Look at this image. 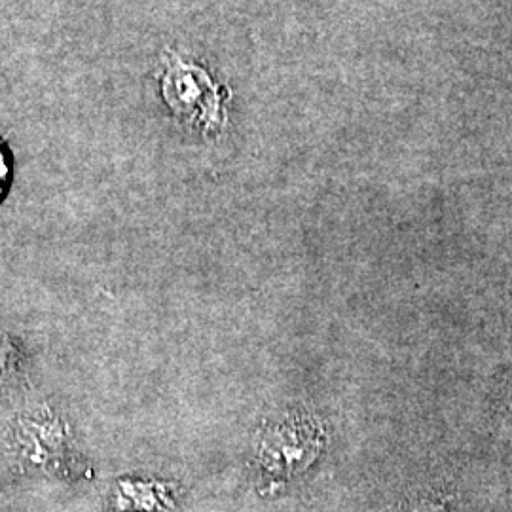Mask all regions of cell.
<instances>
[{
    "label": "cell",
    "instance_id": "1",
    "mask_svg": "<svg viewBox=\"0 0 512 512\" xmlns=\"http://www.w3.org/2000/svg\"><path fill=\"white\" fill-rule=\"evenodd\" d=\"M162 95L173 116L203 133H217L226 126L224 90L209 73L184 61L171 50L165 52Z\"/></svg>",
    "mask_w": 512,
    "mask_h": 512
},
{
    "label": "cell",
    "instance_id": "2",
    "mask_svg": "<svg viewBox=\"0 0 512 512\" xmlns=\"http://www.w3.org/2000/svg\"><path fill=\"white\" fill-rule=\"evenodd\" d=\"M296 425H283L275 429L262 444V463L270 471H283L291 475L310 463L315 448L308 429H294Z\"/></svg>",
    "mask_w": 512,
    "mask_h": 512
},
{
    "label": "cell",
    "instance_id": "3",
    "mask_svg": "<svg viewBox=\"0 0 512 512\" xmlns=\"http://www.w3.org/2000/svg\"><path fill=\"white\" fill-rule=\"evenodd\" d=\"M12 179V158L6 143L0 139V200L4 198Z\"/></svg>",
    "mask_w": 512,
    "mask_h": 512
},
{
    "label": "cell",
    "instance_id": "4",
    "mask_svg": "<svg viewBox=\"0 0 512 512\" xmlns=\"http://www.w3.org/2000/svg\"><path fill=\"white\" fill-rule=\"evenodd\" d=\"M410 512H448L439 503H431V501H421L416 507H412Z\"/></svg>",
    "mask_w": 512,
    "mask_h": 512
}]
</instances>
